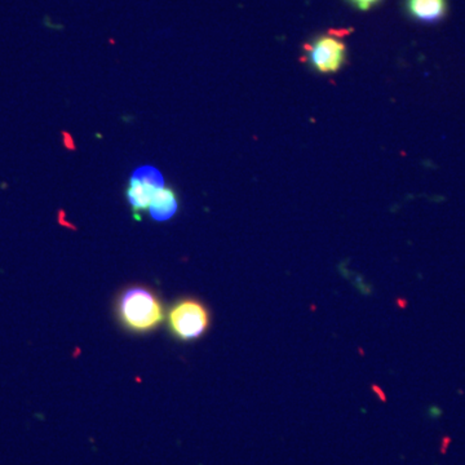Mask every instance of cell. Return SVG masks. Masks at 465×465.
<instances>
[{
  "label": "cell",
  "mask_w": 465,
  "mask_h": 465,
  "mask_svg": "<svg viewBox=\"0 0 465 465\" xmlns=\"http://www.w3.org/2000/svg\"><path fill=\"white\" fill-rule=\"evenodd\" d=\"M116 316L133 332H150L163 323L166 312L154 291L134 286L125 290L116 302Z\"/></svg>",
  "instance_id": "1"
},
{
  "label": "cell",
  "mask_w": 465,
  "mask_h": 465,
  "mask_svg": "<svg viewBox=\"0 0 465 465\" xmlns=\"http://www.w3.org/2000/svg\"><path fill=\"white\" fill-rule=\"evenodd\" d=\"M210 312L197 299H182L168 313V327L177 341H197L210 327Z\"/></svg>",
  "instance_id": "2"
},
{
  "label": "cell",
  "mask_w": 465,
  "mask_h": 465,
  "mask_svg": "<svg viewBox=\"0 0 465 465\" xmlns=\"http://www.w3.org/2000/svg\"><path fill=\"white\" fill-rule=\"evenodd\" d=\"M309 66L320 74H335L347 61V45L341 36L327 34L305 45Z\"/></svg>",
  "instance_id": "3"
},
{
  "label": "cell",
  "mask_w": 465,
  "mask_h": 465,
  "mask_svg": "<svg viewBox=\"0 0 465 465\" xmlns=\"http://www.w3.org/2000/svg\"><path fill=\"white\" fill-rule=\"evenodd\" d=\"M164 186L166 185H164L163 174L159 173L157 168L153 166L137 168L131 176L125 191L128 203L133 208L134 216L139 217L143 211H148L153 198Z\"/></svg>",
  "instance_id": "4"
},
{
  "label": "cell",
  "mask_w": 465,
  "mask_h": 465,
  "mask_svg": "<svg viewBox=\"0 0 465 465\" xmlns=\"http://www.w3.org/2000/svg\"><path fill=\"white\" fill-rule=\"evenodd\" d=\"M406 9L415 20L434 24L445 17L448 3L446 0H406Z\"/></svg>",
  "instance_id": "5"
},
{
  "label": "cell",
  "mask_w": 465,
  "mask_h": 465,
  "mask_svg": "<svg viewBox=\"0 0 465 465\" xmlns=\"http://www.w3.org/2000/svg\"><path fill=\"white\" fill-rule=\"evenodd\" d=\"M177 210H179V198L173 189L167 186L157 193L148 208L150 216L155 222H167L173 219Z\"/></svg>",
  "instance_id": "6"
},
{
  "label": "cell",
  "mask_w": 465,
  "mask_h": 465,
  "mask_svg": "<svg viewBox=\"0 0 465 465\" xmlns=\"http://www.w3.org/2000/svg\"><path fill=\"white\" fill-rule=\"evenodd\" d=\"M354 7L361 9V11H369V9L376 7L381 5V0H349Z\"/></svg>",
  "instance_id": "7"
}]
</instances>
